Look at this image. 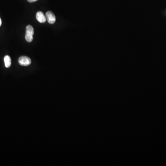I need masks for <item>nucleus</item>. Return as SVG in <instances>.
Segmentation results:
<instances>
[{"label": "nucleus", "mask_w": 166, "mask_h": 166, "mask_svg": "<svg viewBox=\"0 0 166 166\" xmlns=\"http://www.w3.org/2000/svg\"><path fill=\"white\" fill-rule=\"evenodd\" d=\"M34 33V29L32 25H28L26 26L25 38L27 42L30 43L32 42Z\"/></svg>", "instance_id": "obj_1"}, {"label": "nucleus", "mask_w": 166, "mask_h": 166, "mask_svg": "<svg viewBox=\"0 0 166 166\" xmlns=\"http://www.w3.org/2000/svg\"><path fill=\"white\" fill-rule=\"evenodd\" d=\"M19 65L23 66H28L31 64L32 61L29 57L26 56H22L19 57L18 60Z\"/></svg>", "instance_id": "obj_2"}, {"label": "nucleus", "mask_w": 166, "mask_h": 166, "mask_svg": "<svg viewBox=\"0 0 166 166\" xmlns=\"http://www.w3.org/2000/svg\"><path fill=\"white\" fill-rule=\"evenodd\" d=\"M46 19L49 23L50 24H53L55 23L56 21V17L55 14H53L52 12L48 11L46 12L45 14Z\"/></svg>", "instance_id": "obj_3"}, {"label": "nucleus", "mask_w": 166, "mask_h": 166, "mask_svg": "<svg viewBox=\"0 0 166 166\" xmlns=\"http://www.w3.org/2000/svg\"><path fill=\"white\" fill-rule=\"evenodd\" d=\"M36 18L38 21L41 23H44L46 21L47 19L45 15L42 12L39 11L36 14Z\"/></svg>", "instance_id": "obj_4"}, {"label": "nucleus", "mask_w": 166, "mask_h": 166, "mask_svg": "<svg viewBox=\"0 0 166 166\" xmlns=\"http://www.w3.org/2000/svg\"><path fill=\"white\" fill-rule=\"evenodd\" d=\"M5 66L7 68L10 67L11 65V59L9 56H5L4 59Z\"/></svg>", "instance_id": "obj_5"}, {"label": "nucleus", "mask_w": 166, "mask_h": 166, "mask_svg": "<svg viewBox=\"0 0 166 166\" xmlns=\"http://www.w3.org/2000/svg\"><path fill=\"white\" fill-rule=\"evenodd\" d=\"M27 1L28 2L32 3V2H35V1H37L38 0H27Z\"/></svg>", "instance_id": "obj_6"}, {"label": "nucleus", "mask_w": 166, "mask_h": 166, "mask_svg": "<svg viewBox=\"0 0 166 166\" xmlns=\"http://www.w3.org/2000/svg\"><path fill=\"white\" fill-rule=\"evenodd\" d=\"M1 19L0 18V26H1Z\"/></svg>", "instance_id": "obj_7"}]
</instances>
